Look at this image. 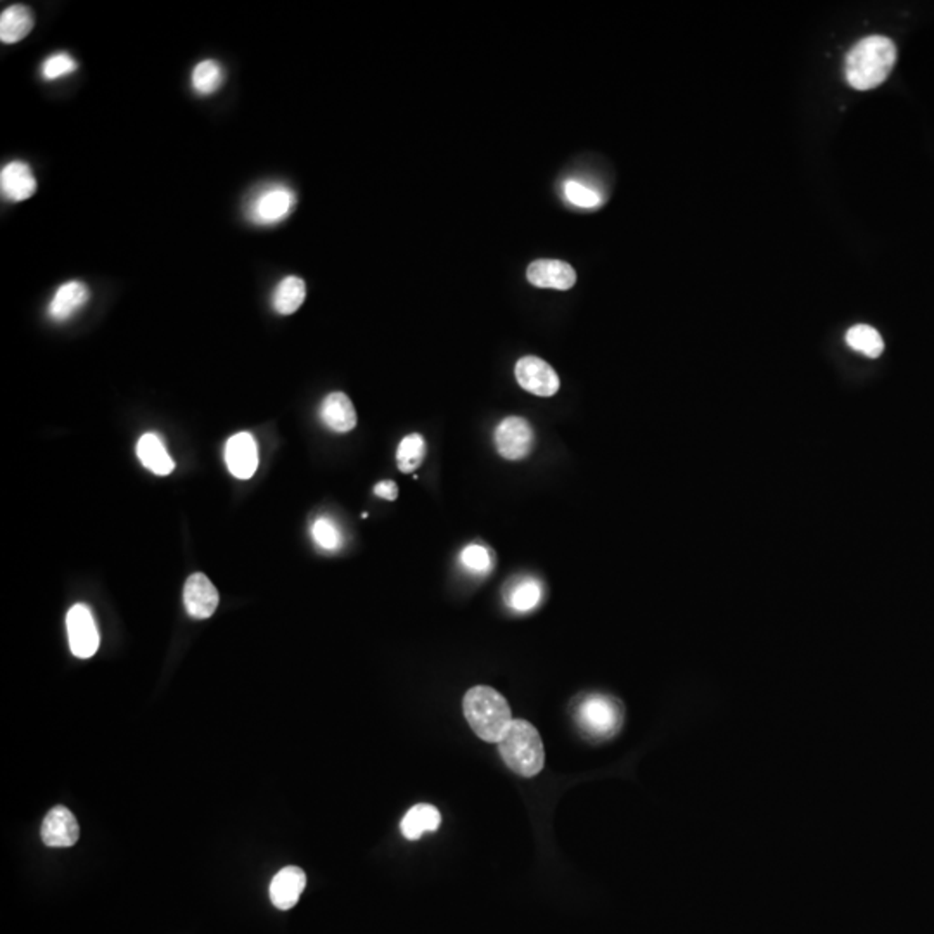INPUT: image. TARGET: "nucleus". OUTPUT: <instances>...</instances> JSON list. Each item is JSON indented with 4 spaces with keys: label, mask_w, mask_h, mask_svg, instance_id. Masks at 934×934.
Instances as JSON below:
<instances>
[{
    "label": "nucleus",
    "mask_w": 934,
    "mask_h": 934,
    "mask_svg": "<svg viewBox=\"0 0 934 934\" xmlns=\"http://www.w3.org/2000/svg\"><path fill=\"white\" fill-rule=\"evenodd\" d=\"M442 815L433 805H416L402 820V834L408 841H417L425 833H433L440 827Z\"/></svg>",
    "instance_id": "a211bd4d"
},
{
    "label": "nucleus",
    "mask_w": 934,
    "mask_h": 934,
    "mask_svg": "<svg viewBox=\"0 0 934 934\" xmlns=\"http://www.w3.org/2000/svg\"><path fill=\"white\" fill-rule=\"evenodd\" d=\"M137 455H139V459H141L144 466L147 467L151 472L158 474V476L170 474L173 471V467H175V462L168 455V452H166V448L163 445L160 436H156L153 433L144 434L143 438L139 440V444H137Z\"/></svg>",
    "instance_id": "6ab92c4d"
},
{
    "label": "nucleus",
    "mask_w": 934,
    "mask_h": 934,
    "mask_svg": "<svg viewBox=\"0 0 934 934\" xmlns=\"http://www.w3.org/2000/svg\"><path fill=\"white\" fill-rule=\"evenodd\" d=\"M306 296L305 281L296 276H289L283 279L274 291L272 305L281 315H291L304 305Z\"/></svg>",
    "instance_id": "aec40b11"
},
{
    "label": "nucleus",
    "mask_w": 934,
    "mask_h": 934,
    "mask_svg": "<svg viewBox=\"0 0 934 934\" xmlns=\"http://www.w3.org/2000/svg\"><path fill=\"white\" fill-rule=\"evenodd\" d=\"M846 343L855 351H860L871 359H877L884 351V341L881 334L871 325H854L846 332Z\"/></svg>",
    "instance_id": "5701e85b"
},
{
    "label": "nucleus",
    "mask_w": 934,
    "mask_h": 934,
    "mask_svg": "<svg viewBox=\"0 0 934 934\" xmlns=\"http://www.w3.org/2000/svg\"><path fill=\"white\" fill-rule=\"evenodd\" d=\"M225 462L236 478L249 480L258 467V445L255 438L249 433L234 434L225 447Z\"/></svg>",
    "instance_id": "9b49d317"
},
{
    "label": "nucleus",
    "mask_w": 934,
    "mask_h": 934,
    "mask_svg": "<svg viewBox=\"0 0 934 934\" xmlns=\"http://www.w3.org/2000/svg\"><path fill=\"white\" fill-rule=\"evenodd\" d=\"M90 300L89 287L80 281H70L58 287L54 293L51 304H49V317L56 322H64L71 319L79 310L87 305Z\"/></svg>",
    "instance_id": "2eb2a0df"
},
{
    "label": "nucleus",
    "mask_w": 934,
    "mask_h": 934,
    "mask_svg": "<svg viewBox=\"0 0 934 934\" xmlns=\"http://www.w3.org/2000/svg\"><path fill=\"white\" fill-rule=\"evenodd\" d=\"M306 886V875L300 867H285L270 883V900L279 911L293 909Z\"/></svg>",
    "instance_id": "4468645a"
},
{
    "label": "nucleus",
    "mask_w": 934,
    "mask_h": 934,
    "mask_svg": "<svg viewBox=\"0 0 934 934\" xmlns=\"http://www.w3.org/2000/svg\"><path fill=\"white\" fill-rule=\"evenodd\" d=\"M529 285L544 289L566 291L576 285V272L561 260H535L527 270Z\"/></svg>",
    "instance_id": "f8f14e48"
},
{
    "label": "nucleus",
    "mask_w": 934,
    "mask_h": 934,
    "mask_svg": "<svg viewBox=\"0 0 934 934\" xmlns=\"http://www.w3.org/2000/svg\"><path fill=\"white\" fill-rule=\"evenodd\" d=\"M321 417L325 426L336 433H348L357 426V412L345 393L327 395L321 406Z\"/></svg>",
    "instance_id": "dca6fc26"
},
{
    "label": "nucleus",
    "mask_w": 934,
    "mask_h": 934,
    "mask_svg": "<svg viewBox=\"0 0 934 934\" xmlns=\"http://www.w3.org/2000/svg\"><path fill=\"white\" fill-rule=\"evenodd\" d=\"M495 445L504 459L521 461L535 445L533 427L523 417H508L495 429Z\"/></svg>",
    "instance_id": "0eeeda50"
},
{
    "label": "nucleus",
    "mask_w": 934,
    "mask_h": 934,
    "mask_svg": "<svg viewBox=\"0 0 934 934\" xmlns=\"http://www.w3.org/2000/svg\"><path fill=\"white\" fill-rule=\"evenodd\" d=\"M504 763L521 777H535L546 763V750L538 731L521 718H514L497 743Z\"/></svg>",
    "instance_id": "7ed1b4c3"
},
{
    "label": "nucleus",
    "mask_w": 934,
    "mask_h": 934,
    "mask_svg": "<svg viewBox=\"0 0 934 934\" xmlns=\"http://www.w3.org/2000/svg\"><path fill=\"white\" fill-rule=\"evenodd\" d=\"M41 834L45 846L70 848L79 841L80 827L75 815L66 807H54L45 815Z\"/></svg>",
    "instance_id": "1a4fd4ad"
},
{
    "label": "nucleus",
    "mask_w": 934,
    "mask_h": 934,
    "mask_svg": "<svg viewBox=\"0 0 934 934\" xmlns=\"http://www.w3.org/2000/svg\"><path fill=\"white\" fill-rule=\"evenodd\" d=\"M374 493H376L378 497L385 499V500L393 502V500H397V497H398V487H397V483H395V481L387 480V481H381V483H378V485L374 487Z\"/></svg>",
    "instance_id": "c85d7f7f"
},
{
    "label": "nucleus",
    "mask_w": 934,
    "mask_h": 934,
    "mask_svg": "<svg viewBox=\"0 0 934 934\" xmlns=\"http://www.w3.org/2000/svg\"><path fill=\"white\" fill-rule=\"evenodd\" d=\"M225 80L224 68L213 60L198 62L191 75V85L200 96L215 94Z\"/></svg>",
    "instance_id": "412c9836"
},
{
    "label": "nucleus",
    "mask_w": 934,
    "mask_h": 934,
    "mask_svg": "<svg viewBox=\"0 0 934 934\" xmlns=\"http://www.w3.org/2000/svg\"><path fill=\"white\" fill-rule=\"evenodd\" d=\"M219 590L203 573H194L187 578L183 587V604L187 612L196 620L210 618L219 608Z\"/></svg>",
    "instance_id": "9d476101"
},
{
    "label": "nucleus",
    "mask_w": 934,
    "mask_h": 934,
    "mask_svg": "<svg viewBox=\"0 0 934 934\" xmlns=\"http://www.w3.org/2000/svg\"><path fill=\"white\" fill-rule=\"evenodd\" d=\"M461 565L474 574H487L493 568V556L485 546L471 544L461 552Z\"/></svg>",
    "instance_id": "393cba45"
},
{
    "label": "nucleus",
    "mask_w": 934,
    "mask_h": 934,
    "mask_svg": "<svg viewBox=\"0 0 934 934\" xmlns=\"http://www.w3.org/2000/svg\"><path fill=\"white\" fill-rule=\"evenodd\" d=\"M516 379L519 387L537 397H552L559 389V376L538 357H523L516 364Z\"/></svg>",
    "instance_id": "6e6552de"
},
{
    "label": "nucleus",
    "mask_w": 934,
    "mask_h": 934,
    "mask_svg": "<svg viewBox=\"0 0 934 934\" xmlns=\"http://www.w3.org/2000/svg\"><path fill=\"white\" fill-rule=\"evenodd\" d=\"M35 26V18L30 7L26 5H11L0 14V41L4 43H16L28 37V33Z\"/></svg>",
    "instance_id": "f3484780"
},
{
    "label": "nucleus",
    "mask_w": 934,
    "mask_h": 934,
    "mask_svg": "<svg viewBox=\"0 0 934 934\" xmlns=\"http://www.w3.org/2000/svg\"><path fill=\"white\" fill-rule=\"evenodd\" d=\"M623 722L621 705L610 696H590L580 710L578 724L584 732L593 739H610L620 731Z\"/></svg>",
    "instance_id": "20e7f679"
},
{
    "label": "nucleus",
    "mask_w": 934,
    "mask_h": 934,
    "mask_svg": "<svg viewBox=\"0 0 934 934\" xmlns=\"http://www.w3.org/2000/svg\"><path fill=\"white\" fill-rule=\"evenodd\" d=\"M462 708L472 732L487 743L497 744L514 720L508 699L487 686L469 689L464 696Z\"/></svg>",
    "instance_id": "f03ea898"
},
{
    "label": "nucleus",
    "mask_w": 934,
    "mask_h": 934,
    "mask_svg": "<svg viewBox=\"0 0 934 934\" xmlns=\"http://www.w3.org/2000/svg\"><path fill=\"white\" fill-rule=\"evenodd\" d=\"M565 196L569 203L578 208H597L602 203V198L597 191L578 181H568L565 183Z\"/></svg>",
    "instance_id": "cd10ccee"
},
{
    "label": "nucleus",
    "mask_w": 934,
    "mask_h": 934,
    "mask_svg": "<svg viewBox=\"0 0 934 934\" xmlns=\"http://www.w3.org/2000/svg\"><path fill=\"white\" fill-rule=\"evenodd\" d=\"M509 606L518 612H528L535 610L542 599V585L538 580L533 578H523L518 580L508 593H506Z\"/></svg>",
    "instance_id": "4be33fe9"
},
{
    "label": "nucleus",
    "mask_w": 934,
    "mask_h": 934,
    "mask_svg": "<svg viewBox=\"0 0 934 934\" xmlns=\"http://www.w3.org/2000/svg\"><path fill=\"white\" fill-rule=\"evenodd\" d=\"M296 196L285 185H268L260 189L248 204V219L258 225L283 222L294 208Z\"/></svg>",
    "instance_id": "39448f33"
},
{
    "label": "nucleus",
    "mask_w": 934,
    "mask_h": 934,
    "mask_svg": "<svg viewBox=\"0 0 934 934\" xmlns=\"http://www.w3.org/2000/svg\"><path fill=\"white\" fill-rule=\"evenodd\" d=\"M0 187L2 194L7 200L20 203L30 200L37 192V179L30 164L24 162H11L2 168Z\"/></svg>",
    "instance_id": "ddd939ff"
},
{
    "label": "nucleus",
    "mask_w": 934,
    "mask_h": 934,
    "mask_svg": "<svg viewBox=\"0 0 934 934\" xmlns=\"http://www.w3.org/2000/svg\"><path fill=\"white\" fill-rule=\"evenodd\" d=\"M66 629H68V639L71 652L80 658L87 659L92 658L99 649V631L96 627L92 611L83 604H77L68 611L66 616Z\"/></svg>",
    "instance_id": "423d86ee"
},
{
    "label": "nucleus",
    "mask_w": 934,
    "mask_h": 934,
    "mask_svg": "<svg viewBox=\"0 0 934 934\" xmlns=\"http://www.w3.org/2000/svg\"><path fill=\"white\" fill-rule=\"evenodd\" d=\"M896 62V45L883 35L858 42L846 56V80L856 90H873L890 77Z\"/></svg>",
    "instance_id": "f257e3e1"
},
{
    "label": "nucleus",
    "mask_w": 934,
    "mask_h": 934,
    "mask_svg": "<svg viewBox=\"0 0 934 934\" xmlns=\"http://www.w3.org/2000/svg\"><path fill=\"white\" fill-rule=\"evenodd\" d=\"M312 537L315 544L324 550H338L343 544V537L340 528L327 518H319L312 525Z\"/></svg>",
    "instance_id": "a878e982"
},
{
    "label": "nucleus",
    "mask_w": 934,
    "mask_h": 934,
    "mask_svg": "<svg viewBox=\"0 0 934 934\" xmlns=\"http://www.w3.org/2000/svg\"><path fill=\"white\" fill-rule=\"evenodd\" d=\"M79 70V62L75 61L68 52H56L49 56L42 64V77L45 80H58L66 75H71Z\"/></svg>",
    "instance_id": "bb28decb"
},
{
    "label": "nucleus",
    "mask_w": 934,
    "mask_h": 934,
    "mask_svg": "<svg viewBox=\"0 0 934 934\" xmlns=\"http://www.w3.org/2000/svg\"><path fill=\"white\" fill-rule=\"evenodd\" d=\"M425 457H426V440L417 433L406 436L397 450L398 469L406 474L414 472L417 467L421 466Z\"/></svg>",
    "instance_id": "b1692460"
}]
</instances>
